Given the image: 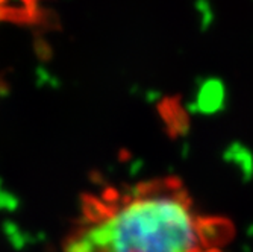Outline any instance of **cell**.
<instances>
[{
  "label": "cell",
  "instance_id": "obj_1",
  "mask_svg": "<svg viewBox=\"0 0 253 252\" xmlns=\"http://www.w3.org/2000/svg\"><path fill=\"white\" fill-rule=\"evenodd\" d=\"M88 233L105 252H217L234 230L227 220L197 216L180 179L167 176L140 182Z\"/></svg>",
  "mask_w": 253,
  "mask_h": 252
},
{
  "label": "cell",
  "instance_id": "obj_2",
  "mask_svg": "<svg viewBox=\"0 0 253 252\" xmlns=\"http://www.w3.org/2000/svg\"><path fill=\"white\" fill-rule=\"evenodd\" d=\"M158 112L166 123L170 137L182 135L190 126L187 112L183 111L177 98H164L158 103Z\"/></svg>",
  "mask_w": 253,
  "mask_h": 252
},
{
  "label": "cell",
  "instance_id": "obj_3",
  "mask_svg": "<svg viewBox=\"0 0 253 252\" xmlns=\"http://www.w3.org/2000/svg\"><path fill=\"white\" fill-rule=\"evenodd\" d=\"M81 202H82L84 220L88 223H94V225L109 220L117 213V208H119V207H111V205H108L102 201V198H96L88 193L82 195Z\"/></svg>",
  "mask_w": 253,
  "mask_h": 252
},
{
  "label": "cell",
  "instance_id": "obj_4",
  "mask_svg": "<svg viewBox=\"0 0 253 252\" xmlns=\"http://www.w3.org/2000/svg\"><path fill=\"white\" fill-rule=\"evenodd\" d=\"M40 8L0 6V21H9V23H14V25L37 26L38 17H40Z\"/></svg>",
  "mask_w": 253,
  "mask_h": 252
},
{
  "label": "cell",
  "instance_id": "obj_5",
  "mask_svg": "<svg viewBox=\"0 0 253 252\" xmlns=\"http://www.w3.org/2000/svg\"><path fill=\"white\" fill-rule=\"evenodd\" d=\"M64 252H105L93 239H91L88 228L73 233L64 242Z\"/></svg>",
  "mask_w": 253,
  "mask_h": 252
},
{
  "label": "cell",
  "instance_id": "obj_6",
  "mask_svg": "<svg viewBox=\"0 0 253 252\" xmlns=\"http://www.w3.org/2000/svg\"><path fill=\"white\" fill-rule=\"evenodd\" d=\"M37 26H40L41 29L50 31V29H58L59 28V18L58 14L52 9H45V8H40V17H38V23Z\"/></svg>",
  "mask_w": 253,
  "mask_h": 252
},
{
  "label": "cell",
  "instance_id": "obj_7",
  "mask_svg": "<svg viewBox=\"0 0 253 252\" xmlns=\"http://www.w3.org/2000/svg\"><path fill=\"white\" fill-rule=\"evenodd\" d=\"M34 50H35L37 58L42 62L50 61L53 56V48L50 46V43L40 35L34 40Z\"/></svg>",
  "mask_w": 253,
  "mask_h": 252
},
{
  "label": "cell",
  "instance_id": "obj_8",
  "mask_svg": "<svg viewBox=\"0 0 253 252\" xmlns=\"http://www.w3.org/2000/svg\"><path fill=\"white\" fill-rule=\"evenodd\" d=\"M20 2H23V6L26 8H40L41 0H20Z\"/></svg>",
  "mask_w": 253,
  "mask_h": 252
},
{
  "label": "cell",
  "instance_id": "obj_9",
  "mask_svg": "<svg viewBox=\"0 0 253 252\" xmlns=\"http://www.w3.org/2000/svg\"><path fill=\"white\" fill-rule=\"evenodd\" d=\"M6 88H8V85H6L2 79H0V96H3V95H5Z\"/></svg>",
  "mask_w": 253,
  "mask_h": 252
},
{
  "label": "cell",
  "instance_id": "obj_10",
  "mask_svg": "<svg viewBox=\"0 0 253 252\" xmlns=\"http://www.w3.org/2000/svg\"><path fill=\"white\" fill-rule=\"evenodd\" d=\"M6 2H8V0H0V6H5Z\"/></svg>",
  "mask_w": 253,
  "mask_h": 252
}]
</instances>
